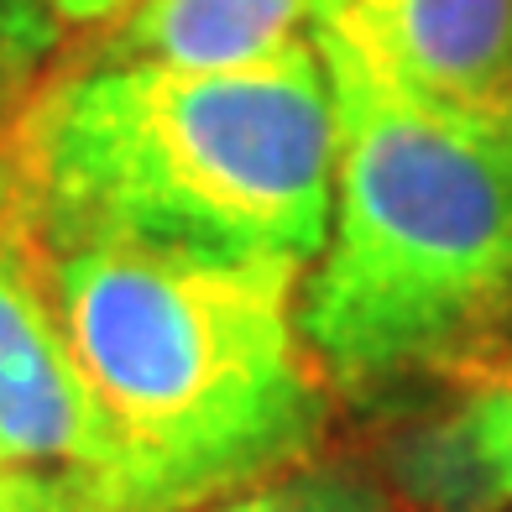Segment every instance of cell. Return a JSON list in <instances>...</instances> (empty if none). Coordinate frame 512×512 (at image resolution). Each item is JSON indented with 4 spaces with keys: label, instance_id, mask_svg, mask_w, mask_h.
<instances>
[{
    "label": "cell",
    "instance_id": "obj_1",
    "mask_svg": "<svg viewBox=\"0 0 512 512\" xmlns=\"http://www.w3.org/2000/svg\"><path fill=\"white\" fill-rule=\"evenodd\" d=\"M42 241L314 262L335 204V100L314 37L236 68L95 58L11 121Z\"/></svg>",
    "mask_w": 512,
    "mask_h": 512
},
{
    "label": "cell",
    "instance_id": "obj_2",
    "mask_svg": "<svg viewBox=\"0 0 512 512\" xmlns=\"http://www.w3.org/2000/svg\"><path fill=\"white\" fill-rule=\"evenodd\" d=\"M37 246L115 460V512H194L314 460L330 382L298 319L304 262Z\"/></svg>",
    "mask_w": 512,
    "mask_h": 512
},
{
    "label": "cell",
    "instance_id": "obj_3",
    "mask_svg": "<svg viewBox=\"0 0 512 512\" xmlns=\"http://www.w3.org/2000/svg\"><path fill=\"white\" fill-rule=\"evenodd\" d=\"M335 204L298 298L304 340L356 403L476 366L512 324V105L418 89L324 16Z\"/></svg>",
    "mask_w": 512,
    "mask_h": 512
},
{
    "label": "cell",
    "instance_id": "obj_4",
    "mask_svg": "<svg viewBox=\"0 0 512 512\" xmlns=\"http://www.w3.org/2000/svg\"><path fill=\"white\" fill-rule=\"evenodd\" d=\"M0 465L21 512H115V460L53 309L32 209L0 162Z\"/></svg>",
    "mask_w": 512,
    "mask_h": 512
},
{
    "label": "cell",
    "instance_id": "obj_5",
    "mask_svg": "<svg viewBox=\"0 0 512 512\" xmlns=\"http://www.w3.org/2000/svg\"><path fill=\"white\" fill-rule=\"evenodd\" d=\"M330 16L418 89L512 105V0H340Z\"/></svg>",
    "mask_w": 512,
    "mask_h": 512
},
{
    "label": "cell",
    "instance_id": "obj_6",
    "mask_svg": "<svg viewBox=\"0 0 512 512\" xmlns=\"http://www.w3.org/2000/svg\"><path fill=\"white\" fill-rule=\"evenodd\" d=\"M387 471L418 512H512V366L481 371L450 408L403 429Z\"/></svg>",
    "mask_w": 512,
    "mask_h": 512
},
{
    "label": "cell",
    "instance_id": "obj_7",
    "mask_svg": "<svg viewBox=\"0 0 512 512\" xmlns=\"http://www.w3.org/2000/svg\"><path fill=\"white\" fill-rule=\"evenodd\" d=\"M340 0H136L100 58H142L178 68L262 63L314 27Z\"/></svg>",
    "mask_w": 512,
    "mask_h": 512
},
{
    "label": "cell",
    "instance_id": "obj_8",
    "mask_svg": "<svg viewBox=\"0 0 512 512\" xmlns=\"http://www.w3.org/2000/svg\"><path fill=\"white\" fill-rule=\"evenodd\" d=\"M194 512H392V497L377 476L356 471V465L304 460L283 476H267L246 492H230Z\"/></svg>",
    "mask_w": 512,
    "mask_h": 512
},
{
    "label": "cell",
    "instance_id": "obj_9",
    "mask_svg": "<svg viewBox=\"0 0 512 512\" xmlns=\"http://www.w3.org/2000/svg\"><path fill=\"white\" fill-rule=\"evenodd\" d=\"M58 27L37 0H0V126L21 115V100L37 79V68L58 48Z\"/></svg>",
    "mask_w": 512,
    "mask_h": 512
},
{
    "label": "cell",
    "instance_id": "obj_10",
    "mask_svg": "<svg viewBox=\"0 0 512 512\" xmlns=\"http://www.w3.org/2000/svg\"><path fill=\"white\" fill-rule=\"evenodd\" d=\"M53 21H79V27H100V21L126 16L136 0H37Z\"/></svg>",
    "mask_w": 512,
    "mask_h": 512
},
{
    "label": "cell",
    "instance_id": "obj_11",
    "mask_svg": "<svg viewBox=\"0 0 512 512\" xmlns=\"http://www.w3.org/2000/svg\"><path fill=\"white\" fill-rule=\"evenodd\" d=\"M6 507H16V512H21V492H16L11 471H6V465H0V512H6Z\"/></svg>",
    "mask_w": 512,
    "mask_h": 512
},
{
    "label": "cell",
    "instance_id": "obj_12",
    "mask_svg": "<svg viewBox=\"0 0 512 512\" xmlns=\"http://www.w3.org/2000/svg\"><path fill=\"white\" fill-rule=\"evenodd\" d=\"M6 512H16V507H6Z\"/></svg>",
    "mask_w": 512,
    "mask_h": 512
}]
</instances>
